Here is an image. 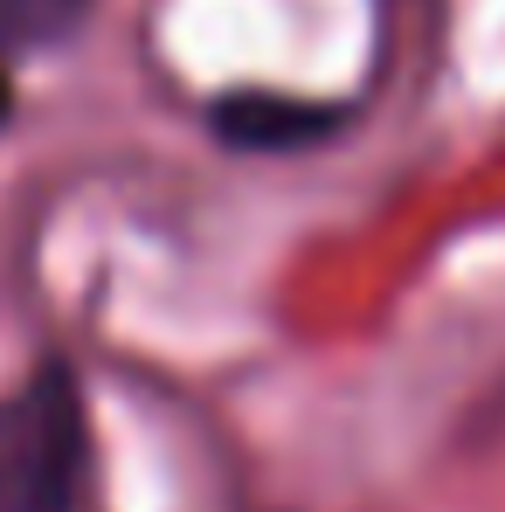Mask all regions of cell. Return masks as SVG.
<instances>
[{"label":"cell","mask_w":505,"mask_h":512,"mask_svg":"<svg viewBox=\"0 0 505 512\" xmlns=\"http://www.w3.org/2000/svg\"><path fill=\"white\" fill-rule=\"evenodd\" d=\"M84 499V402L63 367L0 395V512H77Z\"/></svg>","instance_id":"1"},{"label":"cell","mask_w":505,"mask_h":512,"mask_svg":"<svg viewBox=\"0 0 505 512\" xmlns=\"http://www.w3.org/2000/svg\"><path fill=\"white\" fill-rule=\"evenodd\" d=\"M215 125H222L236 146H291V139H305V132L319 125V111L284 104V97H229V104L215 111Z\"/></svg>","instance_id":"2"},{"label":"cell","mask_w":505,"mask_h":512,"mask_svg":"<svg viewBox=\"0 0 505 512\" xmlns=\"http://www.w3.org/2000/svg\"><path fill=\"white\" fill-rule=\"evenodd\" d=\"M84 14L90 0H0V42H21V49L63 42Z\"/></svg>","instance_id":"3"},{"label":"cell","mask_w":505,"mask_h":512,"mask_svg":"<svg viewBox=\"0 0 505 512\" xmlns=\"http://www.w3.org/2000/svg\"><path fill=\"white\" fill-rule=\"evenodd\" d=\"M0 111H7V70H0Z\"/></svg>","instance_id":"4"}]
</instances>
